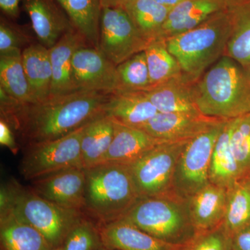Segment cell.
<instances>
[{
	"label": "cell",
	"instance_id": "cell-12",
	"mask_svg": "<svg viewBox=\"0 0 250 250\" xmlns=\"http://www.w3.org/2000/svg\"><path fill=\"white\" fill-rule=\"evenodd\" d=\"M33 191L68 209L83 211L85 204L84 167H74L32 181Z\"/></svg>",
	"mask_w": 250,
	"mask_h": 250
},
{
	"label": "cell",
	"instance_id": "cell-24",
	"mask_svg": "<svg viewBox=\"0 0 250 250\" xmlns=\"http://www.w3.org/2000/svg\"><path fill=\"white\" fill-rule=\"evenodd\" d=\"M234 119L228 120L219 135L212 154L208 174L209 183L227 189L242 177L231 146Z\"/></svg>",
	"mask_w": 250,
	"mask_h": 250
},
{
	"label": "cell",
	"instance_id": "cell-42",
	"mask_svg": "<svg viewBox=\"0 0 250 250\" xmlns=\"http://www.w3.org/2000/svg\"><path fill=\"white\" fill-rule=\"evenodd\" d=\"M47 250H63V249H62V246H61L58 247V248H49V249Z\"/></svg>",
	"mask_w": 250,
	"mask_h": 250
},
{
	"label": "cell",
	"instance_id": "cell-13",
	"mask_svg": "<svg viewBox=\"0 0 250 250\" xmlns=\"http://www.w3.org/2000/svg\"><path fill=\"white\" fill-rule=\"evenodd\" d=\"M22 8L40 43L51 48L69 31L75 29L57 0H22Z\"/></svg>",
	"mask_w": 250,
	"mask_h": 250
},
{
	"label": "cell",
	"instance_id": "cell-27",
	"mask_svg": "<svg viewBox=\"0 0 250 250\" xmlns=\"http://www.w3.org/2000/svg\"><path fill=\"white\" fill-rule=\"evenodd\" d=\"M72 25L92 47L98 49L102 5L100 0H57Z\"/></svg>",
	"mask_w": 250,
	"mask_h": 250
},
{
	"label": "cell",
	"instance_id": "cell-22",
	"mask_svg": "<svg viewBox=\"0 0 250 250\" xmlns=\"http://www.w3.org/2000/svg\"><path fill=\"white\" fill-rule=\"evenodd\" d=\"M1 250H47L50 248L40 231L11 210L0 212Z\"/></svg>",
	"mask_w": 250,
	"mask_h": 250
},
{
	"label": "cell",
	"instance_id": "cell-37",
	"mask_svg": "<svg viewBox=\"0 0 250 250\" xmlns=\"http://www.w3.org/2000/svg\"><path fill=\"white\" fill-rule=\"evenodd\" d=\"M0 143L1 146L7 147L14 154H16L18 150V145L14 138L12 127L4 118L0 120Z\"/></svg>",
	"mask_w": 250,
	"mask_h": 250
},
{
	"label": "cell",
	"instance_id": "cell-25",
	"mask_svg": "<svg viewBox=\"0 0 250 250\" xmlns=\"http://www.w3.org/2000/svg\"><path fill=\"white\" fill-rule=\"evenodd\" d=\"M22 63L36 103L50 96L52 69L49 50L41 43L29 44L22 50Z\"/></svg>",
	"mask_w": 250,
	"mask_h": 250
},
{
	"label": "cell",
	"instance_id": "cell-10",
	"mask_svg": "<svg viewBox=\"0 0 250 250\" xmlns=\"http://www.w3.org/2000/svg\"><path fill=\"white\" fill-rule=\"evenodd\" d=\"M149 44L124 8L102 9L98 49L116 66L146 50Z\"/></svg>",
	"mask_w": 250,
	"mask_h": 250
},
{
	"label": "cell",
	"instance_id": "cell-29",
	"mask_svg": "<svg viewBox=\"0 0 250 250\" xmlns=\"http://www.w3.org/2000/svg\"><path fill=\"white\" fill-rule=\"evenodd\" d=\"M124 9L140 34L149 43L157 40L170 11L155 0H135Z\"/></svg>",
	"mask_w": 250,
	"mask_h": 250
},
{
	"label": "cell",
	"instance_id": "cell-6",
	"mask_svg": "<svg viewBox=\"0 0 250 250\" xmlns=\"http://www.w3.org/2000/svg\"><path fill=\"white\" fill-rule=\"evenodd\" d=\"M120 220L174 245L187 246L197 235L188 201L176 193L142 197Z\"/></svg>",
	"mask_w": 250,
	"mask_h": 250
},
{
	"label": "cell",
	"instance_id": "cell-34",
	"mask_svg": "<svg viewBox=\"0 0 250 250\" xmlns=\"http://www.w3.org/2000/svg\"><path fill=\"white\" fill-rule=\"evenodd\" d=\"M231 146L242 177L250 174V113L235 118Z\"/></svg>",
	"mask_w": 250,
	"mask_h": 250
},
{
	"label": "cell",
	"instance_id": "cell-15",
	"mask_svg": "<svg viewBox=\"0 0 250 250\" xmlns=\"http://www.w3.org/2000/svg\"><path fill=\"white\" fill-rule=\"evenodd\" d=\"M104 246L110 250H187L145 232L127 222L118 220L99 225Z\"/></svg>",
	"mask_w": 250,
	"mask_h": 250
},
{
	"label": "cell",
	"instance_id": "cell-41",
	"mask_svg": "<svg viewBox=\"0 0 250 250\" xmlns=\"http://www.w3.org/2000/svg\"><path fill=\"white\" fill-rule=\"evenodd\" d=\"M155 1L162 6L171 10L177 6L179 3L182 2L183 0H155Z\"/></svg>",
	"mask_w": 250,
	"mask_h": 250
},
{
	"label": "cell",
	"instance_id": "cell-14",
	"mask_svg": "<svg viewBox=\"0 0 250 250\" xmlns=\"http://www.w3.org/2000/svg\"><path fill=\"white\" fill-rule=\"evenodd\" d=\"M219 121L202 114L159 112L139 129L156 139L174 142L191 139Z\"/></svg>",
	"mask_w": 250,
	"mask_h": 250
},
{
	"label": "cell",
	"instance_id": "cell-40",
	"mask_svg": "<svg viewBox=\"0 0 250 250\" xmlns=\"http://www.w3.org/2000/svg\"><path fill=\"white\" fill-rule=\"evenodd\" d=\"M135 0H100L102 8L103 7H121L125 8Z\"/></svg>",
	"mask_w": 250,
	"mask_h": 250
},
{
	"label": "cell",
	"instance_id": "cell-17",
	"mask_svg": "<svg viewBox=\"0 0 250 250\" xmlns=\"http://www.w3.org/2000/svg\"><path fill=\"white\" fill-rule=\"evenodd\" d=\"M229 3V0H183L170 10L158 39L166 40L197 27L212 15L226 9Z\"/></svg>",
	"mask_w": 250,
	"mask_h": 250
},
{
	"label": "cell",
	"instance_id": "cell-39",
	"mask_svg": "<svg viewBox=\"0 0 250 250\" xmlns=\"http://www.w3.org/2000/svg\"><path fill=\"white\" fill-rule=\"evenodd\" d=\"M22 0H0V9L5 17L16 21L21 14L20 4Z\"/></svg>",
	"mask_w": 250,
	"mask_h": 250
},
{
	"label": "cell",
	"instance_id": "cell-32",
	"mask_svg": "<svg viewBox=\"0 0 250 250\" xmlns=\"http://www.w3.org/2000/svg\"><path fill=\"white\" fill-rule=\"evenodd\" d=\"M118 91H144L150 88V79L145 51L116 66ZM115 92V93H116Z\"/></svg>",
	"mask_w": 250,
	"mask_h": 250
},
{
	"label": "cell",
	"instance_id": "cell-38",
	"mask_svg": "<svg viewBox=\"0 0 250 250\" xmlns=\"http://www.w3.org/2000/svg\"><path fill=\"white\" fill-rule=\"evenodd\" d=\"M233 250H250V225L231 237Z\"/></svg>",
	"mask_w": 250,
	"mask_h": 250
},
{
	"label": "cell",
	"instance_id": "cell-8",
	"mask_svg": "<svg viewBox=\"0 0 250 250\" xmlns=\"http://www.w3.org/2000/svg\"><path fill=\"white\" fill-rule=\"evenodd\" d=\"M85 125L60 139L29 144L20 164L24 179L32 182L65 169L83 167L81 142Z\"/></svg>",
	"mask_w": 250,
	"mask_h": 250
},
{
	"label": "cell",
	"instance_id": "cell-16",
	"mask_svg": "<svg viewBox=\"0 0 250 250\" xmlns=\"http://www.w3.org/2000/svg\"><path fill=\"white\" fill-rule=\"evenodd\" d=\"M86 42L84 37L73 29L64 34L53 47L49 49L52 69L49 97L78 91L74 79L72 58L77 49L86 45Z\"/></svg>",
	"mask_w": 250,
	"mask_h": 250
},
{
	"label": "cell",
	"instance_id": "cell-23",
	"mask_svg": "<svg viewBox=\"0 0 250 250\" xmlns=\"http://www.w3.org/2000/svg\"><path fill=\"white\" fill-rule=\"evenodd\" d=\"M231 33L225 55L250 71V0H229Z\"/></svg>",
	"mask_w": 250,
	"mask_h": 250
},
{
	"label": "cell",
	"instance_id": "cell-5",
	"mask_svg": "<svg viewBox=\"0 0 250 250\" xmlns=\"http://www.w3.org/2000/svg\"><path fill=\"white\" fill-rule=\"evenodd\" d=\"M6 210L40 231L52 248L62 246L70 229L86 215L82 210L59 207L16 181L1 187L0 212Z\"/></svg>",
	"mask_w": 250,
	"mask_h": 250
},
{
	"label": "cell",
	"instance_id": "cell-2",
	"mask_svg": "<svg viewBox=\"0 0 250 250\" xmlns=\"http://www.w3.org/2000/svg\"><path fill=\"white\" fill-rule=\"evenodd\" d=\"M192 89L203 116L228 121L250 113V71L228 56L194 82Z\"/></svg>",
	"mask_w": 250,
	"mask_h": 250
},
{
	"label": "cell",
	"instance_id": "cell-9",
	"mask_svg": "<svg viewBox=\"0 0 250 250\" xmlns=\"http://www.w3.org/2000/svg\"><path fill=\"white\" fill-rule=\"evenodd\" d=\"M188 141L161 143L129 165L141 197L175 193L173 182L176 166Z\"/></svg>",
	"mask_w": 250,
	"mask_h": 250
},
{
	"label": "cell",
	"instance_id": "cell-18",
	"mask_svg": "<svg viewBox=\"0 0 250 250\" xmlns=\"http://www.w3.org/2000/svg\"><path fill=\"white\" fill-rule=\"evenodd\" d=\"M115 123L113 141L107 152L99 164L117 163L130 165L153 148L165 142L152 137L139 128L126 126L116 121Z\"/></svg>",
	"mask_w": 250,
	"mask_h": 250
},
{
	"label": "cell",
	"instance_id": "cell-26",
	"mask_svg": "<svg viewBox=\"0 0 250 250\" xmlns=\"http://www.w3.org/2000/svg\"><path fill=\"white\" fill-rule=\"evenodd\" d=\"M115 126V121L106 115L85 125L81 142L84 168L99 164L107 152L114 136Z\"/></svg>",
	"mask_w": 250,
	"mask_h": 250
},
{
	"label": "cell",
	"instance_id": "cell-11",
	"mask_svg": "<svg viewBox=\"0 0 250 250\" xmlns=\"http://www.w3.org/2000/svg\"><path fill=\"white\" fill-rule=\"evenodd\" d=\"M74 79L78 91L106 94L117 90L116 65L98 49L83 46L72 58Z\"/></svg>",
	"mask_w": 250,
	"mask_h": 250
},
{
	"label": "cell",
	"instance_id": "cell-43",
	"mask_svg": "<svg viewBox=\"0 0 250 250\" xmlns=\"http://www.w3.org/2000/svg\"><path fill=\"white\" fill-rule=\"evenodd\" d=\"M107 250V249H106V248H104V249H103V250Z\"/></svg>",
	"mask_w": 250,
	"mask_h": 250
},
{
	"label": "cell",
	"instance_id": "cell-31",
	"mask_svg": "<svg viewBox=\"0 0 250 250\" xmlns=\"http://www.w3.org/2000/svg\"><path fill=\"white\" fill-rule=\"evenodd\" d=\"M145 52L150 79V88L183 75L177 59L166 47L165 41L158 39L152 41Z\"/></svg>",
	"mask_w": 250,
	"mask_h": 250
},
{
	"label": "cell",
	"instance_id": "cell-19",
	"mask_svg": "<svg viewBox=\"0 0 250 250\" xmlns=\"http://www.w3.org/2000/svg\"><path fill=\"white\" fill-rule=\"evenodd\" d=\"M192 223L197 233L220 226L226 213L228 189L207 184L188 199Z\"/></svg>",
	"mask_w": 250,
	"mask_h": 250
},
{
	"label": "cell",
	"instance_id": "cell-3",
	"mask_svg": "<svg viewBox=\"0 0 250 250\" xmlns=\"http://www.w3.org/2000/svg\"><path fill=\"white\" fill-rule=\"evenodd\" d=\"M85 171L83 210L98 225L120 220L142 198L129 165L101 163Z\"/></svg>",
	"mask_w": 250,
	"mask_h": 250
},
{
	"label": "cell",
	"instance_id": "cell-35",
	"mask_svg": "<svg viewBox=\"0 0 250 250\" xmlns=\"http://www.w3.org/2000/svg\"><path fill=\"white\" fill-rule=\"evenodd\" d=\"M4 16L0 18V54L21 53L28 42L25 31Z\"/></svg>",
	"mask_w": 250,
	"mask_h": 250
},
{
	"label": "cell",
	"instance_id": "cell-21",
	"mask_svg": "<svg viewBox=\"0 0 250 250\" xmlns=\"http://www.w3.org/2000/svg\"><path fill=\"white\" fill-rule=\"evenodd\" d=\"M193 83L182 75L144 92L161 113L201 114L194 98Z\"/></svg>",
	"mask_w": 250,
	"mask_h": 250
},
{
	"label": "cell",
	"instance_id": "cell-20",
	"mask_svg": "<svg viewBox=\"0 0 250 250\" xmlns=\"http://www.w3.org/2000/svg\"><path fill=\"white\" fill-rule=\"evenodd\" d=\"M159 113L144 91H118L110 95L105 114L117 123L140 128Z\"/></svg>",
	"mask_w": 250,
	"mask_h": 250
},
{
	"label": "cell",
	"instance_id": "cell-33",
	"mask_svg": "<svg viewBox=\"0 0 250 250\" xmlns=\"http://www.w3.org/2000/svg\"><path fill=\"white\" fill-rule=\"evenodd\" d=\"M62 248L63 250L104 249L98 224L85 215L67 233Z\"/></svg>",
	"mask_w": 250,
	"mask_h": 250
},
{
	"label": "cell",
	"instance_id": "cell-28",
	"mask_svg": "<svg viewBox=\"0 0 250 250\" xmlns=\"http://www.w3.org/2000/svg\"><path fill=\"white\" fill-rule=\"evenodd\" d=\"M250 225V174L243 176L228 189L226 213L222 224L232 237Z\"/></svg>",
	"mask_w": 250,
	"mask_h": 250
},
{
	"label": "cell",
	"instance_id": "cell-1",
	"mask_svg": "<svg viewBox=\"0 0 250 250\" xmlns=\"http://www.w3.org/2000/svg\"><path fill=\"white\" fill-rule=\"evenodd\" d=\"M111 94L77 91L39 103H18L1 116L29 144L60 139L105 114Z\"/></svg>",
	"mask_w": 250,
	"mask_h": 250
},
{
	"label": "cell",
	"instance_id": "cell-4",
	"mask_svg": "<svg viewBox=\"0 0 250 250\" xmlns=\"http://www.w3.org/2000/svg\"><path fill=\"white\" fill-rule=\"evenodd\" d=\"M230 33L228 7L197 27L164 41L178 62L184 77L195 82L225 55Z\"/></svg>",
	"mask_w": 250,
	"mask_h": 250
},
{
	"label": "cell",
	"instance_id": "cell-36",
	"mask_svg": "<svg viewBox=\"0 0 250 250\" xmlns=\"http://www.w3.org/2000/svg\"><path fill=\"white\" fill-rule=\"evenodd\" d=\"M187 250H233L231 237L221 225L214 229L197 233L188 245Z\"/></svg>",
	"mask_w": 250,
	"mask_h": 250
},
{
	"label": "cell",
	"instance_id": "cell-30",
	"mask_svg": "<svg viewBox=\"0 0 250 250\" xmlns=\"http://www.w3.org/2000/svg\"><path fill=\"white\" fill-rule=\"evenodd\" d=\"M22 53L0 54V88L23 104L35 103L23 67Z\"/></svg>",
	"mask_w": 250,
	"mask_h": 250
},
{
	"label": "cell",
	"instance_id": "cell-7",
	"mask_svg": "<svg viewBox=\"0 0 250 250\" xmlns=\"http://www.w3.org/2000/svg\"><path fill=\"white\" fill-rule=\"evenodd\" d=\"M226 121L220 120L188 141L174 172L173 188L177 195L188 200L209 184L212 154Z\"/></svg>",
	"mask_w": 250,
	"mask_h": 250
}]
</instances>
